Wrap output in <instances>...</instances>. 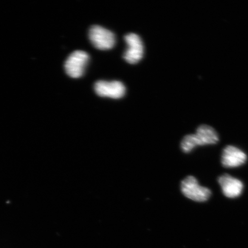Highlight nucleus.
Returning <instances> with one entry per match:
<instances>
[{
	"instance_id": "1",
	"label": "nucleus",
	"mask_w": 248,
	"mask_h": 248,
	"mask_svg": "<svg viewBox=\"0 0 248 248\" xmlns=\"http://www.w3.org/2000/svg\"><path fill=\"white\" fill-rule=\"evenodd\" d=\"M181 189L186 197L198 202L207 201L212 195L210 189L200 186L197 179L193 176H188L183 180Z\"/></svg>"
},
{
	"instance_id": "2",
	"label": "nucleus",
	"mask_w": 248,
	"mask_h": 248,
	"mask_svg": "<svg viewBox=\"0 0 248 248\" xmlns=\"http://www.w3.org/2000/svg\"><path fill=\"white\" fill-rule=\"evenodd\" d=\"M89 39L96 48L107 50L113 47L116 43L114 34L105 28L93 26L89 31Z\"/></svg>"
},
{
	"instance_id": "3",
	"label": "nucleus",
	"mask_w": 248,
	"mask_h": 248,
	"mask_svg": "<svg viewBox=\"0 0 248 248\" xmlns=\"http://www.w3.org/2000/svg\"><path fill=\"white\" fill-rule=\"evenodd\" d=\"M89 61L87 52L77 50L71 53L64 63V69L68 76L73 78L82 76Z\"/></svg>"
},
{
	"instance_id": "4",
	"label": "nucleus",
	"mask_w": 248,
	"mask_h": 248,
	"mask_svg": "<svg viewBox=\"0 0 248 248\" xmlns=\"http://www.w3.org/2000/svg\"><path fill=\"white\" fill-rule=\"evenodd\" d=\"M128 48L124 55V58L132 64L138 63L144 54V46L142 40L137 34L131 33L124 36Z\"/></svg>"
},
{
	"instance_id": "5",
	"label": "nucleus",
	"mask_w": 248,
	"mask_h": 248,
	"mask_svg": "<svg viewBox=\"0 0 248 248\" xmlns=\"http://www.w3.org/2000/svg\"><path fill=\"white\" fill-rule=\"evenodd\" d=\"M94 90L96 94L100 97L119 99L125 95L126 89L123 83L120 81L98 80L95 83Z\"/></svg>"
},
{
	"instance_id": "6",
	"label": "nucleus",
	"mask_w": 248,
	"mask_h": 248,
	"mask_svg": "<svg viewBox=\"0 0 248 248\" xmlns=\"http://www.w3.org/2000/svg\"><path fill=\"white\" fill-rule=\"evenodd\" d=\"M247 156L236 147L228 145L222 151L221 163L226 168H235L246 163Z\"/></svg>"
},
{
	"instance_id": "7",
	"label": "nucleus",
	"mask_w": 248,
	"mask_h": 248,
	"mask_svg": "<svg viewBox=\"0 0 248 248\" xmlns=\"http://www.w3.org/2000/svg\"><path fill=\"white\" fill-rule=\"evenodd\" d=\"M218 182L222 188L223 194L229 198L240 196L244 188L243 183L240 180L225 173L218 178Z\"/></svg>"
},
{
	"instance_id": "8",
	"label": "nucleus",
	"mask_w": 248,
	"mask_h": 248,
	"mask_svg": "<svg viewBox=\"0 0 248 248\" xmlns=\"http://www.w3.org/2000/svg\"><path fill=\"white\" fill-rule=\"evenodd\" d=\"M198 146L216 144L219 141V136L212 126L202 125L198 127L195 133Z\"/></svg>"
},
{
	"instance_id": "9",
	"label": "nucleus",
	"mask_w": 248,
	"mask_h": 248,
	"mask_svg": "<svg viewBox=\"0 0 248 248\" xmlns=\"http://www.w3.org/2000/svg\"><path fill=\"white\" fill-rule=\"evenodd\" d=\"M198 142L195 134L186 135L183 138L181 143V150L184 153H189L198 147Z\"/></svg>"
}]
</instances>
